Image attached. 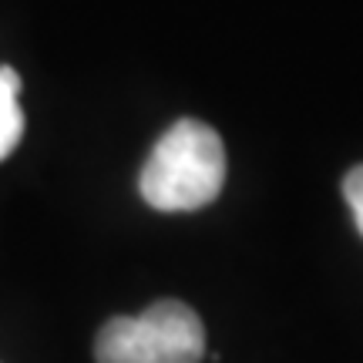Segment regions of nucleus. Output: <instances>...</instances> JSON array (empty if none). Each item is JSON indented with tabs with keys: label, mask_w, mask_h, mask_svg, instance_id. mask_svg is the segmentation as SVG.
<instances>
[{
	"label": "nucleus",
	"mask_w": 363,
	"mask_h": 363,
	"mask_svg": "<svg viewBox=\"0 0 363 363\" xmlns=\"http://www.w3.org/2000/svg\"><path fill=\"white\" fill-rule=\"evenodd\" d=\"M343 199H347V206L353 212L357 233L363 235V165H353L347 172V179H343Z\"/></svg>",
	"instance_id": "nucleus-4"
},
{
	"label": "nucleus",
	"mask_w": 363,
	"mask_h": 363,
	"mask_svg": "<svg viewBox=\"0 0 363 363\" xmlns=\"http://www.w3.org/2000/svg\"><path fill=\"white\" fill-rule=\"evenodd\" d=\"M24 138V111H21V78L13 67H0V162Z\"/></svg>",
	"instance_id": "nucleus-3"
},
{
	"label": "nucleus",
	"mask_w": 363,
	"mask_h": 363,
	"mask_svg": "<svg viewBox=\"0 0 363 363\" xmlns=\"http://www.w3.org/2000/svg\"><path fill=\"white\" fill-rule=\"evenodd\" d=\"M225 185V145L219 131L179 118L155 148L148 152L138 175V192L155 212H195L216 202Z\"/></svg>",
	"instance_id": "nucleus-1"
},
{
	"label": "nucleus",
	"mask_w": 363,
	"mask_h": 363,
	"mask_svg": "<svg viewBox=\"0 0 363 363\" xmlns=\"http://www.w3.org/2000/svg\"><path fill=\"white\" fill-rule=\"evenodd\" d=\"M206 326L182 299H158L138 316H111L98 330V363H202Z\"/></svg>",
	"instance_id": "nucleus-2"
}]
</instances>
